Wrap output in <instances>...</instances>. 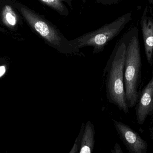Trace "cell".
<instances>
[{
  "instance_id": "1",
  "label": "cell",
  "mask_w": 153,
  "mask_h": 153,
  "mask_svg": "<svg viewBox=\"0 0 153 153\" xmlns=\"http://www.w3.org/2000/svg\"><path fill=\"white\" fill-rule=\"evenodd\" d=\"M126 44L121 42L112 51L103 71L106 96L110 103L114 104L126 114L129 113L125 93L124 68Z\"/></svg>"
},
{
  "instance_id": "2",
  "label": "cell",
  "mask_w": 153,
  "mask_h": 153,
  "mask_svg": "<svg viewBox=\"0 0 153 153\" xmlns=\"http://www.w3.org/2000/svg\"><path fill=\"white\" fill-rule=\"evenodd\" d=\"M19 9L31 28L49 46L63 54H80V49L72 40L67 39L59 29L45 16L23 5H19Z\"/></svg>"
},
{
  "instance_id": "3",
  "label": "cell",
  "mask_w": 153,
  "mask_h": 153,
  "mask_svg": "<svg viewBox=\"0 0 153 153\" xmlns=\"http://www.w3.org/2000/svg\"><path fill=\"white\" fill-rule=\"evenodd\" d=\"M142 68L140 43L137 35L132 37L126 44L125 57L124 83L129 108L135 107L140 96Z\"/></svg>"
},
{
  "instance_id": "4",
  "label": "cell",
  "mask_w": 153,
  "mask_h": 153,
  "mask_svg": "<svg viewBox=\"0 0 153 153\" xmlns=\"http://www.w3.org/2000/svg\"><path fill=\"white\" fill-rule=\"evenodd\" d=\"M131 13L122 15L96 30L84 34L72 40L78 49L90 46L93 48V54H99L105 49L109 42L117 36L130 19Z\"/></svg>"
},
{
  "instance_id": "5",
  "label": "cell",
  "mask_w": 153,
  "mask_h": 153,
  "mask_svg": "<svg viewBox=\"0 0 153 153\" xmlns=\"http://www.w3.org/2000/svg\"><path fill=\"white\" fill-rule=\"evenodd\" d=\"M115 128L129 153H146L148 144L140 135L129 126L113 120Z\"/></svg>"
},
{
  "instance_id": "6",
  "label": "cell",
  "mask_w": 153,
  "mask_h": 153,
  "mask_svg": "<svg viewBox=\"0 0 153 153\" xmlns=\"http://www.w3.org/2000/svg\"><path fill=\"white\" fill-rule=\"evenodd\" d=\"M151 80L140 93L136 105V116L137 124L143 125L148 116L153 111V63Z\"/></svg>"
},
{
  "instance_id": "7",
  "label": "cell",
  "mask_w": 153,
  "mask_h": 153,
  "mask_svg": "<svg viewBox=\"0 0 153 153\" xmlns=\"http://www.w3.org/2000/svg\"><path fill=\"white\" fill-rule=\"evenodd\" d=\"M145 50L147 60L152 66L153 63V20L150 18L142 20L141 22Z\"/></svg>"
},
{
  "instance_id": "8",
  "label": "cell",
  "mask_w": 153,
  "mask_h": 153,
  "mask_svg": "<svg viewBox=\"0 0 153 153\" xmlns=\"http://www.w3.org/2000/svg\"><path fill=\"white\" fill-rule=\"evenodd\" d=\"M95 144V129L93 124L88 121L85 125L79 153H91Z\"/></svg>"
},
{
  "instance_id": "9",
  "label": "cell",
  "mask_w": 153,
  "mask_h": 153,
  "mask_svg": "<svg viewBox=\"0 0 153 153\" xmlns=\"http://www.w3.org/2000/svg\"><path fill=\"white\" fill-rule=\"evenodd\" d=\"M45 5L57 12L60 15L68 16L70 10L66 4L72 9V0H39Z\"/></svg>"
},
{
  "instance_id": "10",
  "label": "cell",
  "mask_w": 153,
  "mask_h": 153,
  "mask_svg": "<svg viewBox=\"0 0 153 153\" xmlns=\"http://www.w3.org/2000/svg\"><path fill=\"white\" fill-rule=\"evenodd\" d=\"M3 16L4 21L8 25L14 26L17 24V16L10 6H6L4 7L3 12Z\"/></svg>"
},
{
  "instance_id": "11",
  "label": "cell",
  "mask_w": 153,
  "mask_h": 153,
  "mask_svg": "<svg viewBox=\"0 0 153 153\" xmlns=\"http://www.w3.org/2000/svg\"><path fill=\"white\" fill-rule=\"evenodd\" d=\"M85 124L82 123L81 126L80 132L78 134V136L76 138L74 144L73 146L70 153H79L81 148V143H82V138L83 133L84 129Z\"/></svg>"
},
{
  "instance_id": "12",
  "label": "cell",
  "mask_w": 153,
  "mask_h": 153,
  "mask_svg": "<svg viewBox=\"0 0 153 153\" xmlns=\"http://www.w3.org/2000/svg\"><path fill=\"white\" fill-rule=\"evenodd\" d=\"M119 0H95L97 3L101 4L103 5H111L117 3ZM86 0H83V3H85Z\"/></svg>"
},
{
  "instance_id": "13",
  "label": "cell",
  "mask_w": 153,
  "mask_h": 153,
  "mask_svg": "<svg viewBox=\"0 0 153 153\" xmlns=\"http://www.w3.org/2000/svg\"><path fill=\"white\" fill-rule=\"evenodd\" d=\"M7 66L6 63H0V78L2 77L7 72Z\"/></svg>"
},
{
  "instance_id": "14",
  "label": "cell",
  "mask_w": 153,
  "mask_h": 153,
  "mask_svg": "<svg viewBox=\"0 0 153 153\" xmlns=\"http://www.w3.org/2000/svg\"><path fill=\"white\" fill-rule=\"evenodd\" d=\"M111 152L112 153H123V151H122L120 146L117 143L115 144L113 150H111Z\"/></svg>"
},
{
  "instance_id": "15",
  "label": "cell",
  "mask_w": 153,
  "mask_h": 153,
  "mask_svg": "<svg viewBox=\"0 0 153 153\" xmlns=\"http://www.w3.org/2000/svg\"><path fill=\"white\" fill-rule=\"evenodd\" d=\"M151 116H152V119L153 120V111L152 113V115H151ZM150 131L151 137H152V139L153 140V129L150 128Z\"/></svg>"
}]
</instances>
